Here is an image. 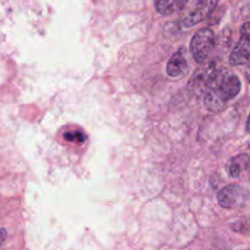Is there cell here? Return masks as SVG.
Here are the masks:
<instances>
[{
  "instance_id": "1",
  "label": "cell",
  "mask_w": 250,
  "mask_h": 250,
  "mask_svg": "<svg viewBox=\"0 0 250 250\" xmlns=\"http://www.w3.org/2000/svg\"><path fill=\"white\" fill-rule=\"evenodd\" d=\"M194 87L198 95L210 112H220L229 100L233 99L241 92V80L237 75L209 62L197 71Z\"/></svg>"
},
{
  "instance_id": "2",
  "label": "cell",
  "mask_w": 250,
  "mask_h": 250,
  "mask_svg": "<svg viewBox=\"0 0 250 250\" xmlns=\"http://www.w3.org/2000/svg\"><path fill=\"white\" fill-rule=\"evenodd\" d=\"M219 0H187L180 12V24L183 28H190L212 14Z\"/></svg>"
},
{
  "instance_id": "3",
  "label": "cell",
  "mask_w": 250,
  "mask_h": 250,
  "mask_svg": "<svg viewBox=\"0 0 250 250\" xmlns=\"http://www.w3.org/2000/svg\"><path fill=\"white\" fill-rule=\"evenodd\" d=\"M216 44V37L212 29L203 28L193 36L190 41V51L198 63H204L211 55Z\"/></svg>"
},
{
  "instance_id": "4",
  "label": "cell",
  "mask_w": 250,
  "mask_h": 250,
  "mask_svg": "<svg viewBox=\"0 0 250 250\" xmlns=\"http://www.w3.org/2000/svg\"><path fill=\"white\" fill-rule=\"evenodd\" d=\"M229 65L243 66L250 63V22H247L241 28V37L229 55Z\"/></svg>"
},
{
  "instance_id": "5",
  "label": "cell",
  "mask_w": 250,
  "mask_h": 250,
  "mask_svg": "<svg viewBox=\"0 0 250 250\" xmlns=\"http://www.w3.org/2000/svg\"><path fill=\"white\" fill-rule=\"evenodd\" d=\"M247 200V192L239 185H229L222 188L217 194V202L224 209H237Z\"/></svg>"
},
{
  "instance_id": "6",
  "label": "cell",
  "mask_w": 250,
  "mask_h": 250,
  "mask_svg": "<svg viewBox=\"0 0 250 250\" xmlns=\"http://www.w3.org/2000/svg\"><path fill=\"white\" fill-rule=\"evenodd\" d=\"M166 72L172 78H181L188 72V61L186 58V51L182 48L178 49L168 60Z\"/></svg>"
},
{
  "instance_id": "7",
  "label": "cell",
  "mask_w": 250,
  "mask_h": 250,
  "mask_svg": "<svg viewBox=\"0 0 250 250\" xmlns=\"http://www.w3.org/2000/svg\"><path fill=\"white\" fill-rule=\"evenodd\" d=\"M227 173L232 178H242L250 170V158L246 154H239L227 163Z\"/></svg>"
},
{
  "instance_id": "8",
  "label": "cell",
  "mask_w": 250,
  "mask_h": 250,
  "mask_svg": "<svg viewBox=\"0 0 250 250\" xmlns=\"http://www.w3.org/2000/svg\"><path fill=\"white\" fill-rule=\"evenodd\" d=\"M187 0H155V7L159 14L167 16L183 9Z\"/></svg>"
},
{
  "instance_id": "9",
  "label": "cell",
  "mask_w": 250,
  "mask_h": 250,
  "mask_svg": "<svg viewBox=\"0 0 250 250\" xmlns=\"http://www.w3.org/2000/svg\"><path fill=\"white\" fill-rule=\"evenodd\" d=\"M65 138L70 142H77V143H83L85 141L84 133L80 131L75 132H68V133L65 134Z\"/></svg>"
},
{
  "instance_id": "10",
  "label": "cell",
  "mask_w": 250,
  "mask_h": 250,
  "mask_svg": "<svg viewBox=\"0 0 250 250\" xmlns=\"http://www.w3.org/2000/svg\"><path fill=\"white\" fill-rule=\"evenodd\" d=\"M7 237V232L5 229H0V247L2 246V243L5 242V239H6Z\"/></svg>"
},
{
  "instance_id": "11",
  "label": "cell",
  "mask_w": 250,
  "mask_h": 250,
  "mask_svg": "<svg viewBox=\"0 0 250 250\" xmlns=\"http://www.w3.org/2000/svg\"><path fill=\"white\" fill-rule=\"evenodd\" d=\"M246 77H247V80H248V82L250 84V63H249L248 67H247V70H246Z\"/></svg>"
},
{
  "instance_id": "12",
  "label": "cell",
  "mask_w": 250,
  "mask_h": 250,
  "mask_svg": "<svg viewBox=\"0 0 250 250\" xmlns=\"http://www.w3.org/2000/svg\"><path fill=\"white\" fill-rule=\"evenodd\" d=\"M247 131L250 133V114H249V117H248V121H247Z\"/></svg>"
}]
</instances>
